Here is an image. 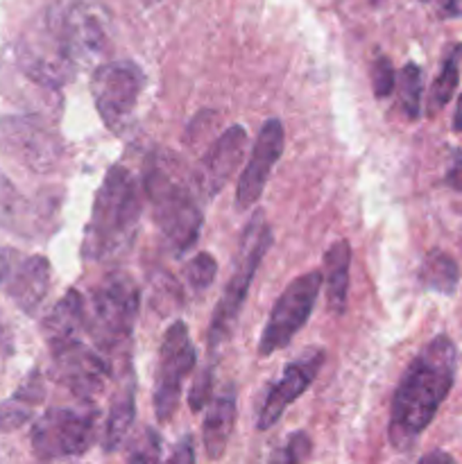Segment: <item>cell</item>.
<instances>
[{
    "label": "cell",
    "instance_id": "cell-1",
    "mask_svg": "<svg viewBox=\"0 0 462 464\" xmlns=\"http://www.w3.org/2000/svg\"><path fill=\"white\" fill-rule=\"evenodd\" d=\"M111 50V23L95 0H54L18 44V66L50 89L66 84L82 66Z\"/></svg>",
    "mask_w": 462,
    "mask_h": 464
},
{
    "label": "cell",
    "instance_id": "cell-2",
    "mask_svg": "<svg viewBox=\"0 0 462 464\" xmlns=\"http://www.w3.org/2000/svg\"><path fill=\"white\" fill-rule=\"evenodd\" d=\"M456 367L457 349L448 335L433 338L412 358L392 397L388 433L394 449L408 451L428 429L451 392Z\"/></svg>",
    "mask_w": 462,
    "mask_h": 464
},
{
    "label": "cell",
    "instance_id": "cell-3",
    "mask_svg": "<svg viewBox=\"0 0 462 464\" xmlns=\"http://www.w3.org/2000/svg\"><path fill=\"white\" fill-rule=\"evenodd\" d=\"M139 222V184L125 166H111L95 193L93 211L82 240V258L109 261L125 254L136 240Z\"/></svg>",
    "mask_w": 462,
    "mask_h": 464
},
{
    "label": "cell",
    "instance_id": "cell-4",
    "mask_svg": "<svg viewBox=\"0 0 462 464\" xmlns=\"http://www.w3.org/2000/svg\"><path fill=\"white\" fill-rule=\"evenodd\" d=\"M143 188L152 207V216L161 229L163 240L172 254L181 256L199 238L202 211L195 202L188 179L181 175V168L170 154H157L148 161L143 175Z\"/></svg>",
    "mask_w": 462,
    "mask_h": 464
},
{
    "label": "cell",
    "instance_id": "cell-5",
    "mask_svg": "<svg viewBox=\"0 0 462 464\" xmlns=\"http://www.w3.org/2000/svg\"><path fill=\"white\" fill-rule=\"evenodd\" d=\"M272 245V229L267 222L265 211L258 208L252 213L249 222L245 225L243 236H240L238 252L234 258V272H231L229 281L225 284L220 299H217V308L211 317V326H208V353H216L217 349L225 344L229 338L231 329H234L236 320H238L240 311L247 299L249 285H252L254 276H256L258 266H261L263 256L267 254Z\"/></svg>",
    "mask_w": 462,
    "mask_h": 464
},
{
    "label": "cell",
    "instance_id": "cell-6",
    "mask_svg": "<svg viewBox=\"0 0 462 464\" xmlns=\"http://www.w3.org/2000/svg\"><path fill=\"white\" fill-rule=\"evenodd\" d=\"M140 308V290L125 272L107 275L84 299V329L98 352H116L130 340Z\"/></svg>",
    "mask_w": 462,
    "mask_h": 464
},
{
    "label": "cell",
    "instance_id": "cell-7",
    "mask_svg": "<svg viewBox=\"0 0 462 464\" xmlns=\"http://www.w3.org/2000/svg\"><path fill=\"white\" fill-rule=\"evenodd\" d=\"M98 435V412L75 408H50L32 426L30 442L39 460L82 456Z\"/></svg>",
    "mask_w": 462,
    "mask_h": 464
},
{
    "label": "cell",
    "instance_id": "cell-8",
    "mask_svg": "<svg viewBox=\"0 0 462 464\" xmlns=\"http://www.w3.org/2000/svg\"><path fill=\"white\" fill-rule=\"evenodd\" d=\"M322 281H324V275L320 270H313L308 275L297 276L281 293L270 317H267L265 329L261 334L258 356H272L274 352L293 343V338L306 326L308 317H311L313 308H315V302L322 290Z\"/></svg>",
    "mask_w": 462,
    "mask_h": 464
},
{
    "label": "cell",
    "instance_id": "cell-9",
    "mask_svg": "<svg viewBox=\"0 0 462 464\" xmlns=\"http://www.w3.org/2000/svg\"><path fill=\"white\" fill-rule=\"evenodd\" d=\"M143 91V71L134 62L100 63L91 77V95L100 118L113 134H122Z\"/></svg>",
    "mask_w": 462,
    "mask_h": 464
},
{
    "label": "cell",
    "instance_id": "cell-10",
    "mask_svg": "<svg viewBox=\"0 0 462 464\" xmlns=\"http://www.w3.org/2000/svg\"><path fill=\"white\" fill-rule=\"evenodd\" d=\"M0 152L34 172H50L62 161V139L32 116L0 118Z\"/></svg>",
    "mask_w": 462,
    "mask_h": 464
},
{
    "label": "cell",
    "instance_id": "cell-11",
    "mask_svg": "<svg viewBox=\"0 0 462 464\" xmlns=\"http://www.w3.org/2000/svg\"><path fill=\"white\" fill-rule=\"evenodd\" d=\"M161 361H159L157 385H154V415L161 424L172 420L181 399V388L193 372L197 352L190 343L188 329L184 322H175L166 331L161 343Z\"/></svg>",
    "mask_w": 462,
    "mask_h": 464
},
{
    "label": "cell",
    "instance_id": "cell-12",
    "mask_svg": "<svg viewBox=\"0 0 462 464\" xmlns=\"http://www.w3.org/2000/svg\"><path fill=\"white\" fill-rule=\"evenodd\" d=\"M54 358V381L71 390L82 401H91L104 388V381L111 374L109 361L102 352L86 347L82 340L66 344L53 353Z\"/></svg>",
    "mask_w": 462,
    "mask_h": 464
},
{
    "label": "cell",
    "instance_id": "cell-13",
    "mask_svg": "<svg viewBox=\"0 0 462 464\" xmlns=\"http://www.w3.org/2000/svg\"><path fill=\"white\" fill-rule=\"evenodd\" d=\"M324 365V349L311 347L303 353H299L293 362L284 370L279 383H274L263 401L261 412H258V430H267L281 420L285 408L293 401H297L303 392L313 385L317 372Z\"/></svg>",
    "mask_w": 462,
    "mask_h": 464
},
{
    "label": "cell",
    "instance_id": "cell-14",
    "mask_svg": "<svg viewBox=\"0 0 462 464\" xmlns=\"http://www.w3.org/2000/svg\"><path fill=\"white\" fill-rule=\"evenodd\" d=\"M284 125L276 118L263 122L252 154H249L247 166H245L243 175L238 179V188H236V207H238V211H247L249 207L258 202L272 168L276 166V161L284 154Z\"/></svg>",
    "mask_w": 462,
    "mask_h": 464
},
{
    "label": "cell",
    "instance_id": "cell-15",
    "mask_svg": "<svg viewBox=\"0 0 462 464\" xmlns=\"http://www.w3.org/2000/svg\"><path fill=\"white\" fill-rule=\"evenodd\" d=\"M245 148H247V131L240 125H231L217 136L195 170V186L204 198H216L225 188L243 161Z\"/></svg>",
    "mask_w": 462,
    "mask_h": 464
},
{
    "label": "cell",
    "instance_id": "cell-16",
    "mask_svg": "<svg viewBox=\"0 0 462 464\" xmlns=\"http://www.w3.org/2000/svg\"><path fill=\"white\" fill-rule=\"evenodd\" d=\"M48 290L50 263L45 256H23L5 285V293L25 315H34Z\"/></svg>",
    "mask_w": 462,
    "mask_h": 464
},
{
    "label": "cell",
    "instance_id": "cell-17",
    "mask_svg": "<svg viewBox=\"0 0 462 464\" xmlns=\"http://www.w3.org/2000/svg\"><path fill=\"white\" fill-rule=\"evenodd\" d=\"M84 329V297L80 290H68L53 306V311L43 317V338L50 352H59L66 344L80 340V331Z\"/></svg>",
    "mask_w": 462,
    "mask_h": 464
},
{
    "label": "cell",
    "instance_id": "cell-18",
    "mask_svg": "<svg viewBox=\"0 0 462 464\" xmlns=\"http://www.w3.org/2000/svg\"><path fill=\"white\" fill-rule=\"evenodd\" d=\"M236 412H238V397H236V385L226 383L222 392L213 399L202 426L204 451L211 460H220L226 451L231 433L236 426Z\"/></svg>",
    "mask_w": 462,
    "mask_h": 464
},
{
    "label": "cell",
    "instance_id": "cell-19",
    "mask_svg": "<svg viewBox=\"0 0 462 464\" xmlns=\"http://www.w3.org/2000/svg\"><path fill=\"white\" fill-rule=\"evenodd\" d=\"M136 417V381L131 372H127L125 379L118 385L116 394L111 397V406H109L107 424H104L102 433V449L107 453L118 451L125 438L130 435L131 424Z\"/></svg>",
    "mask_w": 462,
    "mask_h": 464
},
{
    "label": "cell",
    "instance_id": "cell-20",
    "mask_svg": "<svg viewBox=\"0 0 462 464\" xmlns=\"http://www.w3.org/2000/svg\"><path fill=\"white\" fill-rule=\"evenodd\" d=\"M45 397V381L41 372H30L21 388L0 403V433H9V430L21 429L23 424L32 420L34 408L43 401Z\"/></svg>",
    "mask_w": 462,
    "mask_h": 464
},
{
    "label": "cell",
    "instance_id": "cell-21",
    "mask_svg": "<svg viewBox=\"0 0 462 464\" xmlns=\"http://www.w3.org/2000/svg\"><path fill=\"white\" fill-rule=\"evenodd\" d=\"M349 263H351V247L347 240H338L329 247L324 256V281L326 299L333 313H342L347 306L349 295Z\"/></svg>",
    "mask_w": 462,
    "mask_h": 464
},
{
    "label": "cell",
    "instance_id": "cell-22",
    "mask_svg": "<svg viewBox=\"0 0 462 464\" xmlns=\"http://www.w3.org/2000/svg\"><path fill=\"white\" fill-rule=\"evenodd\" d=\"M419 281L424 284V288L442 295H451L457 288V281H460V267H457V263L448 254L433 249L421 261Z\"/></svg>",
    "mask_w": 462,
    "mask_h": 464
},
{
    "label": "cell",
    "instance_id": "cell-23",
    "mask_svg": "<svg viewBox=\"0 0 462 464\" xmlns=\"http://www.w3.org/2000/svg\"><path fill=\"white\" fill-rule=\"evenodd\" d=\"M460 63H462V45L453 44L447 50L442 59V68H439V75L435 77L433 86H430L428 95V111L438 113L448 100L453 98L457 89V82H460Z\"/></svg>",
    "mask_w": 462,
    "mask_h": 464
},
{
    "label": "cell",
    "instance_id": "cell-24",
    "mask_svg": "<svg viewBox=\"0 0 462 464\" xmlns=\"http://www.w3.org/2000/svg\"><path fill=\"white\" fill-rule=\"evenodd\" d=\"M421 89H424V77L417 63H406L399 72V100L401 109L410 121H417L421 113Z\"/></svg>",
    "mask_w": 462,
    "mask_h": 464
},
{
    "label": "cell",
    "instance_id": "cell-25",
    "mask_svg": "<svg viewBox=\"0 0 462 464\" xmlns=\"http://www.w3.org/2000/svg\"><path fill=\"white\" fill-rule=\"evenodd\" d=\"M21 218H25V199L18 195L7 177L0 175V227L18 229Z\"/></svg>",
    "mask_w": 462,
    "mask_h": 464
},
{
    "label": "cell",
    "instance_id": "cell-26",
    "mask_svg": "<svg viewBox=\"0 0 462 464\" xmlns=\"http://www.w3.org/2000/svg\"><path fill=\"white\" fill-rule=\"evenodd\" d=\"M217 275V263L211 254L207 252H199L193 261L186 266V279H188V285L195 290H207L208 285L213 284Z\"/></svg>",
    "mask_w": 462,
    "mask_h": 464
},
{
    "label": "cell",
    "instance_id": "cell-27",
    "mask_svg": "<svg viewBox=\"0 0 462 464\" xmlns=\"http://www.w3.org/2000/svg\"><path fill=\"white\" fill-rule=\"evenodd\" d=\"M308 451H311V440H308L306 433L297 430V433L290 435L285 447L276 449V451L272 453L267 464H299L308 456Z\"/></svg>",
    "mask_w": 462,
    "mask_h": 464
},
{
    "label": "cell",
    "instance_id": "cell-28",
    "mask_svg": "<svg viewBox=\"0 0 462 464\" xmlns=\"http://www.w3.org/2000/svg\"><path fill=\"white\" fill-rule=\"evenodd\" d=\"M159 460H161V438L154 429H145L127 464H159Z\"/></svg>",
    "mask_w": 462,
    "mask_h": 464
},
{
    "label": "cell",
    "instance_id": "cell-29",
    "mask_svg": "<svg viewBox=\"0 0 462 464\" xmlns=\"http://www.w3.org/2000/svg\"><path fill=\"white\" fill-rule=\"evenodd\" d=\"M394 84H397V75H394V68L390 63L388 57H376L374 63H371V89H374L376 98H388L394 91Z\"/></svg>",
    "mask_w": 462,
    "mask_h": 464
},
{
    "label": "cell",
    "instance_id": "cell-30",
    "mask_svg": "<svg viewBox=\"0 0 462 464\" xmlns=\"http://www.w3.org/2000/svg\"><path fill=\"white\" fill-rule=\"evenodd\" d=\"M213 392V365L204 367L197 376H195V383L190 388L188 394V406L193 412H202L207 408L208 399Z\"/></svg>",
    "mask_w": 462,
    "mask_h": 464
},
{
    "label": "cell",
    "instance_id": "cell-31",
    "mask_svg": "<svg viewBox=\"0 0 462 464\" xmlns=\"http://www.w3.org/2000/svg\"><path fill=\"white\" fill-rule=\"evenodd\" d=\"M21 254L16 252V249H9V247H0V288L5 290V285H7L9 276L14 275V270H16V266L21 263Z\"/></svg>",
    "mask_w": 462,
    "mask_h": 464
},
{
    "label": "cell",
    "instance_id": "cell-32",
    "mask_svg": "<svg viewBox=\"0 0 462 464\" xmlns=\"http://www.w3.org/2000/svg\"><path fill=\"white\" fill-rule=\"evenodd\" d=\"M166 464H195V444L190 435L181 438V442L172 449Z\"/></svg>",
    "mask_w": 462,
    "mask_h": 464
},
{
    "label": "cell",
    "instance_id": "cell-33",
    "mask_svg": "<svg viewBox=\"0 0 462 464\" xmlns=\"http://www.w3.org/2000/svg\"><path fill=\"white\" fill-rule=\"evenodd\" d=\"M14 353V334L9 329L7 320L0 315V361L9 358Z\"/></svg>",
    "mask_w": 462,
    "mask_h": 464
},
{
    "label": "cell",
    "instance_id": "cell-34",
    "mask_svg": "<svg viewBox=\"0 0 462 464\" xmlns=\"http://www.w3.org/2000/svg\"><path fill=\"white\" fill-rule=\"evenodd\" d=\"M442 18H453L462 14V0H430Z\"/></svg>",
    "mask_w": 462,
    "mask_h": 464
},
{
    "label": "cell",
    "instance_id": "cell-35",
    "mask_svg": "<svg viewBox=\"0 0 462 464\" xmlns=\"http://www.w3.org/2000/svg\"><path fill=\"white\" fill-rule=\"evenodd\" d=\"M447 184L457 193H462V154H457L456 161L447 170Z\"/></svg>",
    "mask_w": 462,
    "mask_h": 464
},
{
    "label": "cell",
    "instance_id": "cell-36",
    "mask_svg": "<svg viewBox=\"0 0 462 464\" xmlns=\"http://www.w3.org/2000/svg\"><path fill=\"white\" fill-rule=\"evenodd\" d=\"M417 464H453V458L444 451H433L428 453V456L421 458Z\"/></svg>",
    "mask_w": 462,
    "mask_h": 464
},
{
    "label": "cell",
    "instance_id": "cell-37",
    "mask_svg": "<svg viewBox=\"0 0 462 464\" xmlns=\"http://www.w3.org/2000/svg\"><path fill=\"white\" fill-rule=\"evenodd\" d=\"M453 130L462 131V95H460V100H457L456 113H453Z\"/></svg>",
    "mask_w": 462,
    "mask_h": 464
},
{
    "label": "cell",
    "instance_id": "cell-38",
    "mask_svg": "<svg viewBox=\"0 0 462 464\" xmlns=\"http://www.w3.org/2000/svg\"><path fill=\"white\" fill-rule=\"evenodd\" d=\"M140 3H143V5H145V7H152V5L161 3V0H140Z\"/></svg>",
    "mask_w": 462,
    "mask_h": 464
},
{
    "label": "cell",
    "instance_id": "cell-39",
    "mask_svg": "<svg viewBox=\"0 0 462 464\" xmlns=\"http://www.w3.org/2000/svg\"><path fill=\"white\" fill-rule=\"evenodd\" d=\"M379 3H383V0H371V5H379Z\"/></svg>",
    "mask_w": 462,
    "mask_h": 464
}]
</instances>
